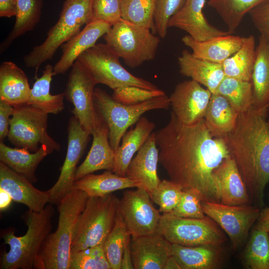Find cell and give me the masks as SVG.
<instances>
[{
	"instance_id": "37",
	"label": "cell",
	"mask_w": 269,
	"mask_h": 269,
	"mask_svg": "<svg viewBox=\"0 0 269 269\" xmlns=\"http://www.w3.org/2000/svg\"><path fill=\"white\" fill-rule=\"evenodd\" d=\"M215 93L224 97L238 113L246 112L253 106L251 82L225 77Z\"/></svg>"
},
{
	"instance_id": "17",
	"label": "cell",
	"mask_w": 269,
	"mask_h": 269,
	"mask_svg": "<svg viewBox=\"0 0 269 269\" xmlns=\"http://www.w3.org/2000/svg\"><path fill=\"white\" fill-rule=\"evenodd\" d=\"M212 177L217 202L234 206L250 205L247 186L231 156L214 170Z\"/></svg>"
},
{
	"instance_id": "6",
	"label": "cell",
	"mask_w": 269,
	"mask_h": 269,
	"mask_svg": "<svg viewBox=\"0 0 269 269\" xmlns=\"http://www.w3.org/2000/svg\"><path fill=\"white\" fill-rule=\"evenodd\" d=\"M119 202L113 193L88 197L76 226L71 253L104 243L115 224Z\"/></svg>"
},
{
	"instance_id": "51",
	"label": "cell",
	"mask_w": 269,
	"mask_h": 269,
	"mask_svg": "<svg viewBox=\"0 0 269 269\" xmlns=\"http://www.w3.org/2000/svg\"><path fill=\"white\" fill-rule=\"evenodd\" d=\"M131 241H129L125 248L121 265V269H133L134 267L133 263L131 251Z\"/></svg>"
},
{
	"instance_id": "16",
	"label": "cell",
	"mask_w": 269,
	"mask_h": 269,
	"mask_svg": "<svg viewBox=\"0 0 269 269\" xmlns=\"http://www.w3.org/2000/svg\"><path fill=\"white\" fill-rule=\"evenodd\" d=\"M211 95L192 79L180 82L169 97L172 112L182 123L193 125L204 118Z\"/></svg>"
},
{
	"instance_id": "2",
	"label": "cell",
	"mask_w": 269,
	"mask_h": 269,
	"mask_svg": "<svg viewBox=\"0 0 269 269\" xmlns=\"http://www.w3.org/2000/svg\"><path fill=\"white\" fill-rule=\"evenodd\" d=\"M268 109L252 106L239 113L234 129L223 138L257 207L264 206L269 183V118Z\"/></svg>"
},
{
	"instance_id": "40",
	"label": "cell",
	"mask_w": 269,
	"mask_h": 269,
	"mask_svg": "<svg viewBox=\"0 0 269 269\" xmlns=\"http://www.w3.org/2000/svg\"><path fill=\"white\" fill-rule=\"evenodd\" d=\"M157 0H123L122 18L156 32L154 14Z\"/></svg>"
},
{
	"instance_id": "27",
	"label": "cell",
	"mask_w": 269,
	"mask_h": 269,
	"mask_svg": "<svg viewBox=\"0 0 269 269\" xmlns=\"http://www.w3.org/2000/svg\"><path fill=\"white\" fill-rule=\"evenodd\" d=\"M31 88L28 78L15 63L4 61L0 66V100L13 107L27 104Z\"/></svg>"
},
{
	"instance_id": "44",
	"label": "cell",
	"mask_w": 269,
	"mask_h": 269,
	"mask_svg": "<svg viewBox=\"0 0 269 269\" xmlns=\"http://www.w3.org/2000/svg\"><path fill=\"white\" fill-rule=\"evenodd\" d=\"M160 89L148 90L136 86L120 87L114 90L112 95L116 101L125 105H136L165 95Z\"/></svg>"
},
{
	"instance_id": "7",
	"label": "cell",
	"mask_w": 269,
	"mask_h": 269,
	"mask_svg": "<svg viewBox=\"0 0 269 269\" xmlns=\"http://www.w3.org/2000/svg\"><path fill=\"white\" fill-rule=\"evenodd\" d=\"M94 100L97 111L108 125L109 142L115 152L128 129L142 115L152 110L168 109L170 105L169 97L166 94L138 104L125 105L100 88L95 89Z\"/></svg>"
},
{
	"instance_id": "49",
	"label": "cell",
	"mask_w": 269,
	"mask_h": 269,
	"mask_svg": "<svg viewBox=\"0 0 269 269\" xmlns=\"http://www.w3.org/2000/svg\"><path fill=\"white\" fill-rule=\"evenodd\" d=\"M17 0H0V16L11 17L15 16Z\"/></svg>"
},
{
	"instance_id": "20",
	"label": "cell",
	"mask_w": 269,
	"mask_h": 269,
	"mask_svg": "<svg viewBox=\"0 0 269 269\" xmlns=\"http://www.w3.org/2000/svg\"><path fill=\"white\" fill-rule=\"evenodd\" d=\"M112 25L102 20L93 19L77 34L61 46L62 55L53 66L54 75L64 74L79 56L96 44L97 40L105 35Z\"/></svg>"
},
{
	"instance_id": "9",
	"label": "cell",
	"mask_w": 269,
	"mask_h": 269,
	"mask_svg": "<svg viewBox=\"0 0 269 269\" xmlns=\"http://www.w3.org/2000/svg\"><path fill=\"white\" fill-rule=\"evenodd\" d=\"M120 58L107 44L98 43L82 53L77 60L82 64L97 84H104L113 90L126 86L158 89L151 82L129 72L121 64Z\"/></svg>"
},
{
	"instance_id": "10",
	"label": "cell",
	"mask_w": 269,
	"mask_h": 269,
	"mask_svg": "<svg viewBox=\"0 0 269 269\" xmlns=\"http://www.w3.org/2000/svg\"><path fill=\"white\" fill-rule=\"evenodd\" d=\"M157 233L171 244L186 246L205 245L220 247L227 239L219 225L208 216L197 219L163 213Z\"/></svg>"
},
{
	"instance_id": "39",
	"label": "cell",
	"mask_w": 269,
	"mask_h": 269,
	"mask_svg": "<svg viewBox=\"0 0 269 269\" xmlns=\"http://www.w3.org/2000/svg\"><path fill=\"white\" fill-rule=\"evenodd\" d=\"M131 236L119 211L115 224L103 243L104 250L111 269H121L123 253Z\"/></svg>"
},
{
	"instance_id": "52",
	"label": "cell",
	"mask_w": 269,
	"mask_h": 269,
	"mask_svg": "<svg viewBox=\"0 0 269 269\" xmlns=\"http://www.w3.org/2000/svg\"><path fill=\"white\" fill-rule=\"evenodd\" d=\"M13 200L10 194L4 189L0 187V210L3 211L10 206Z\"/></svg>"
},
{
	"instance_id": "33",
	"label": "cell",
	"mask_w": 269,
	"mask_h": 269,
	"mask_svg": "<svg viewBox=\"0 0 269 269\" xmlns=\"http://www.w3.org/2000/svg\"><path fill=\"white\" fill-rule=\"evenodd\" d=\"M53 74V66L47 64L42 75L37 78L31 88L27 104L48 114H57L64 108V92L56 95L50 93V84Z\"/></svg>"
},
{
	"instance_id": "30",
	"label": "cell",
	"mask_w": 269,
	"mask_h": 269,
	"mask_svg": "<svg viewBox=\"0 0 269 269\" xmlns=\"http://www.w3.org/2000/svg\"><path fill=\"white\" fill-rule=\"evenodd\" d=\"M251 83L253 106L258 109H269V41L262 35L260 36L258 44L256 47Z\"/></svg>"
},
{
	"instance_id": "29",
	"label": "cell",
	"mask_w": 269,
	"mask_h": 269,
	"mask_svg": "<svg viewBox=\"0 0 269 269\" xmlns=\"http://www.w3.org/2000/svg\"><path fill=\"white\" fill-rule=\"evenodd\" d=\"M171 255L181 269H215L220 267L222 261L219 247L214 246L172 244Z\"/></svg>"
},
{
	"instance_id": "36",
	"label": "cell",
	"mask_w": 269,
	"mask_h": 269,
	"mask_svg": "<svg viewBox=\"0 0 269 269\" xmlns=\"http://www.w3.org/2000/svg\"><path fill=\"white\" fill-rule=\"evenodd\" d=\"M265 0H208V5L220 16L231 34L245 16Z\"/></svg>"
},
{
	"instance_id": "3",
	"label": "cell",
	"mask_w": 269,
	"mask_h": 269,
	"mask_svg": "<svg viewBox=\"0 0 269 269\" xmlns=\"http://www.w3.org/2000/svg\"><path fill=\"white\" fill-rule=\"evenodd\" d=\"M88 197L84 191L73 189L61 200L57 205V229L49 233L42 244L34 269H69L75 230Z\"/></svg>"
},
{
	"instance_id": "50",
	"label": "cell",
	"mask_w": 269,
	"mask_h": 269,
	"mask_svg": "<svg viewBox=\"0 0 269 269\" xmlns=\"http://www.w3.org/2000/svg\"><path fill=\"white\" fill-rule=\"evenodd\" d=\"M256 226L269 234V207L260 211Z\"/></svg>"
},
{
	"instance_id": "28",
	"label": "cell",
	"mask_w": 269,
	"mask_h": 269,
	"mask_svg": "<svg viewBox=\"0 0 269 269\" xmlns=\"http://www.w3.org/2000/svg\"><path fill=\"white\" fill-rule=\"evenodd\" d=\"M53 151L41 145L37 151L30 153L26 148L10 147L0 141V161L33 183L37 181L35 171L39 164Z\"/></svg>"
},
{
	"instance_id": "21",
	"label": "cell",
	"mask_w": 269,
	"mask_h": 269,
	"mask_svg": "<svg viewBox=\"0 0 269 269\" xmlns=\"http://www.w3.org/2000/svg\"><path fill=\"white\" fill-rule=\"evenodd\" d=\"M0 187L9 193L13 200L25 205L32 211L40 212L49 203L47 190L36 188L27 178L1 162Z\"/></svg>"
},
{
	"instance_id": "53",
	"label": "cell",
	"mask_w": 269,
	"mask_h": 269,
	"mask_svg": "<svg viewBox=\"0 0 269 269\" xmlns=\"http://www.w3.org/2000/svg\"><path fill=\"white\" fill-rule=\"evenodd\" d=\"M163 269H181L176 259L171 255L166 260Z\"/></svg>"
},
{
	"instance_id": "35",
	"label": "cell",
	"mask_w": 269,
	"mask_h": 269,
	"mask_svg": "<svg viewBox=\"0 0 269 269\" xmlns=\"http://www.w3.org/2000/svg\"><path fill=\"white\" fill-rule=\"evenodd\" d=\"M256 47L254 36L243 37L240 48L222 63L225 76L251 82Z\"/></svg>"
},
{
	"instance_id": "23",
	"label": "cell",
	"mask_w": 269,
	"mask_h": 269,
	"mask_svg": "<svg viewBox=\"0 0 269 269\" xmlns=\"http://www.w3.org/2000/svg\"><path fill=\"white\" fill-rule=\"evenodd\" d=\"M172 244L155 233L132 238L131 251L134 269H163L171 255Z\"/></svg>"
},
{
	"instance_id": "26",
	"label": "cell",
	"mask_w": 269,
	"mask_h": 269,
	"mask_svg": "<svg viewBox=\"0 0 269 269\" xmlns=\"http://www.w3.org/2000/svg\"><path fill=\"white\" fill-rule=\"evenodd\" d=\"M154 128L155 124L153 122L145 117H141L134 128H132L124 134L122 144L115 151L113 172L126 176L127 168L134 154L144 144Z\"/></svg>"
},
{
	"instance_id": "24",
	"label": "cell",
	"mask_w": 269,
	"mask_h": 269,
	"mask_svg": "<svg viewBox=\"0 0 269 269\" xmlns=\"http://www.w3.org/2000/svg\"><path fill=\"white\" fill-rule=\"evenodd\" d=\"M180 73L215 93L225 77L222 64L197 58L187 50L178 58Z\"/></svg>"
},
{
	"instance_id": "5",
	"label": "cell",
	"mask_w": 269,
	"mask_h": 269,
	"mask_svg": "<svg viewBox=\"0 0 269 269\" xmlns=\"http://www.w3.org/2000/svg\"><path fill=\"white\" fill-rule=\"evenodd\" d=\"M93 0H64L59 17L44 41L24 56L25 66L37 71L41 64L51 59L60 46L93 19Z\"/></svg>"
},
{
	"instance_id": "46",
	"label": "cell",
	"mask_w": 269,
	"mask_h": 269,
	"mask_svg": "<svg viewBox=\"0 0 269 269\" xmlns=\"http://www.w3.org/2000/svg\"><path fill=\"white\" fill-rule=\"evenodd\" d=\"M123 0H93V19L102 20L112 26L122 19Z\"/></svg>"
},
{
	"instance_id": "22",
	"label": "cell",
	"mask_w": 269,
	"mask_h": 269,
	"mask_svg": "<svg viewBox=\"0 0 269 269\" xmlns=\"http://www.w3.org/2000/svg\"><path fill=\"white\" fill-rule=\"evenodd\" d=\"M98 114V120L92 134L93 141L90 150L76 170L75 181L98 170H113L115 152L109 142L108 125Z\"/></svg>"
},
{
	"instance_id": "4",
	"label": "cell",
	"mask_w": 269,
	"mask_h": 269,
	"mask_svg": "<svg viewBox=\"0 0 269 269\" xmlns=\"http://www.w3.org/2000/svg\"><path fill=\"white\" fill-rule=\"evenodd\" d=\"M55 213L53 204L37 212L28 209L21 216L27 227L26 233L16 236L12 228L2 230L1 236L9 250L1 258L0 269H32L40 247L52 230V219Z\"/></svg>"
},
{
	"instance_id": "32",
	"label": "cell",
	"mask_w": 269,
	"mask_h": 269,
	"mask_svg": "<svg viewBox=\"0 0 269 269\" xmlns=\"http://www.w3.org/2000/svg\"><path fill=\"white\" fill-rule=\"evenodd\" d=\"M133 187L136 188L134 181L110 170L100 174H87L74 183V189L82 190L89 197H102L119 190Z\"/></svg>"
},
{
	"instance_id": "34",
	"label": "cell",
	"mask_w": 269,
	"mask_h": 269,
	"mask_svg": "<svg viewBox=\"0 0 269 269\" xmlns=\"http://www.w3.org/2000/svg\"><path fill=\"white\" fill-rule=\"evenodd\" d=\"M43 0H17L16 19L11 31L0 44V53L6 50L14 40L34 29L39 22Z\"/></svg>"
},
{
	"instance_id": "47",
	"label": "cell",
	"mask_w": 269,
	"mask_h": 269,
	"mask_svg": "<svg viewBox=\"0 0 269 269\" xmlns=\"http://www.w3.org/2000/svg\"><path fill=\"white\" fill-rule=\"evenodd\" d=\"M248 14L260 35L269 41V0H264Z\"/></svg>"
},
{
	"instance_id": "54",
	"label": "cell",
	"mask_w": 269,
	"mask_h": 269,
	"mask_svg": "<svg viewBox=\"0 0 269 269\" xmlns=\"http://www.w3.org/2000/svg\"><path fill=\"white\" fill-rule=\"evenodd\" d=\"M268 108H269V106H268Z\"/></svg>"
},
{
	"instance_id": "15",
	"label": "cell",
	"mask_w": 269,
	"mask_h": 269,
	"mask_svg": "<svg viewBox=\"0 0 269 269\" xmlns=\"http://www.w3.org/2000/svg\"><path fill=\"white\" fill-rule=\"evenodd\" d=\"M90 133L74 116L68 125V146L59 176L49 189V203L57 205L61 200L74 189L77 165L89 140Z\"/></svg>"
},
{
	"instance_id": "31",
	"label": "cell",
	"mask_w": 269,
	"mask_h": 269,
	"mask_svg": "<svg viewBox=\"0 0 269 269\" xmlns=\"http://www.w3.org/2000/svg\"><path fill=\"white\" fill-rule=\"evenodd\" d=\"M238 115L224 97L213 93L204 119L211 134L215 137L223 138L234 129Z\"/></svg>"
},
{
	"instance_id": "43",
	"label": "cell",
	"mask_w": 269,
	"mask_h": 269,
	"mask_svg": "<svg viewBox=\"0 0 269 269\" xmlns=\"http://www.w3.org/2000/svg\"><path fill=\"white\" fill-rule=\"evenodd\" d=\"M203 197L196 190L183 188L178 204L169 213L180 217L205 218L207 216L203 210Z\"/></svg>"
},
{
	"instance_id": "41",
	"label": "cell",
	"mask_w": 269,
	"mask_h": 269,
	"mask_svg": "<svg viewBox=\"0 0 269 269\" xmlns=\"http://www.w3.org/2000/svg\"><path fill=\"white\" fill-rule=\"evenodd\" d=\"M69 269H111L103 244L71 253Z\"/></svg>"
},
{
	"instance_id": "42",
	"label": "cell",
	"mask_w": 269,
	"mask_h": 269,
	"mask_svg": "<svg viewBox=\"0 0 269 269\" xmlns=\"http://www.w3.org/2000/svg\"><path fill=\"white\" fill-rule=\"evenodd\" d=\"M183 187L171 180H163L149 194L152 201L159 207L163 213H170L177 206Z\"/></svg>"
},
{
	"instance_id": "13",
	"label": "cell",
	"mask_w": 269,
	"mask_h": 269,
	"mask_svg": "<svg viewBox=\"0 0 269 269\" xmlns=\"http://www.w3.org/2000/svg\"><path fill=\"white\" fill-rule=\"evenodd\" d=\"M96 85L85 67L76 60L72 66L64 92L65 97L74 106L71 111L74 116L91 135L99 118L94 100Z\"/></svg>"
},
{
	"instance_id": "48",
	"label": "cell",
	"mask_w": 269,
	"mask_h": 269,
	"mask_svg": "<svg viewBox=\"0 0 269 269\" xmlns=\"http://www.w3.org/2000/svg\"><path fill=\"white\" fill-rule=\"evenodd\" d=\"M14 107L11 105L0 100V140L8 136L9 132L10 119L9 117L12 116Z\"/></svg>"
},
{
	"instance_id": "38",
	"label": "cell",
	"mask_w": 269,
	"mask_h": 269,
	"mask_svg": "<svg viewBox=\"0 0 269 269\" xmlns=\"http://www.w3.org/2000/svg\"><path fill=\"white\" fill-rule=\"evenodd\" d=\"M243 263L247 269H269V234L256 225L244 252Z\"/></svg>"
},
{
	"instance_id": "12",
	"label": "cell",
	"mask_w": 269,
	"mask_h": 269,
	"mask_svg": "<svg viewBox=\"0 0 269 269\" xmlns=\"http://www.w3.org/2000/svg\"><path fill=\"white\" fill-rule=\"evenodd\" d=\"M203 210L227 234L234 251L246 241L251 227L257 222L260 209L250 205L234 206L203 201Z\"/></svg>"
},
{
	"instance_id": "18",
	"label": "cell",
	"mask_w": 269,
	"mask_h": 269,
	"mask_svg": "<svg viewBox=\"0 0 269 269\" xmlns=\"http://www.w3.org/2000/svg\"><path fill=\"white\" fill-rule=\"evenodd\" d=\"M206 0H185L181 9L169 20L168 27H175L186 32L198 41L231 34L211 24L203 12Z\"/></svg>"
},
{
	"instance_id": "11",
	"label": "cell",
	"mask_w": 269,
	"mask_h": 269,
	"mask_svg": "<svg viewBox=\"0 0 269 269\" xmlns=\"http://www.w3.org/2000/svg\"><path fill=\"white\" fill-rule=\"evenodd\" d=\"M8 139L18 148L35 152L41 145L59 151L60 144L47 133L48 114L28 104L14 107Z\"/></svg>"
},
{
	"instance_id": "25",
	"label": "cell",
	"mask_w": 269,
	"mask_h": 269,
	"mask_svg": "<svg viewBox=\"0 0 269 269\" xmlns=\"http://www.w3.org/2000/svg\"><path fill=\"white\" fill-rule=\"evenodd\" d=\"M182 41L192 50L194 56L222 64L240 48L243 37L229 34L198 41L186 35L182 38Z\"/></svg>"
},
{
	"instance_id": "8",
	"label": "cell",
	"mask_w": 269,
	"mask_h": 269,
	"mask_svg": "<svg viewBox=\"0 0 269 269\" xmlns=\"http://www.w3.org/2000/svg\"><path fill=\"white\" fill-rule=\"evenodd\" d=\"M107 44L129 67L135 68L153 60L160 37L146 27L121 19L104 35Z\"/></svg>"
},
{
	"instance_id": "1",
	"label": "cell",
	"mask_w": 269,
	"mask_h": 269,
	"mask_svg": "<svg viewBox=\"0 0 269 269\" xmlns=\"http://www.w3.org/2000/svg\"><path fill=\"white\" fill-rule=\"evenodd\" d=\"M155 133L159 162L170 179L196 190L204 201L217 202L212 175L231 156L225 140L211 134L204 119L187 125L173 112L167 124Z\"/></svg>"
},
{
	"instance_id": "14",
	"label": "cell",
	"mask_w": 269,
	"mask_h": 269,
	"mask_svg": "<svg viewBox=\"0 0 269 269\" xmlns=\"http://www.w3.org/2000/svg\"><path fill=\"white\" fill-rule=\"evenodd\" d=\"M144 189L126 190L120 199L119 211L132 238L157 233L161 215Z\"/></svg>"
},
{
	"instance_id": "19",
	"label": "cell",
	"mask_w": 269,
	"mask_h": 269,
	"mask_svg": "<svg viewBox=\"0 0 269 269\" xmlns=\"http://www.w3.org/2000/svg\"><path fill=\"white\" fill-rule=\"evenodd\" d=\"M156 146V133H152L132 159L126 173L136 188L144 189L149 194L161 181L157 174L159 149Z\"/></svg>"
},
{
	"instance_id": "45",
	"label": "cell",
	"mask_w": 269,
	"mask_h": 269,
	"mask_svg": "<svg viewBox=\"0 0 269 269\" xmlns=\"http://www.w3.org/2000/svg\"><path fill=\"white\" fill-rule=\"evenodd\" d=\"M185 0H157L154 23L158 36L164 38L170 19L182 7Z\"/></svg>"
}]
</instances>
